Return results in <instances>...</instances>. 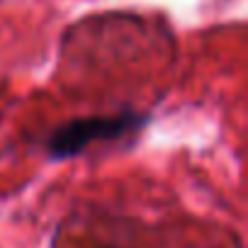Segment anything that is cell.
Returning a JSON list of instances; mask_svg holds the SVG:
<instances>
[{"label": "cell", "mask_w": 248, "mask_h": 248, "mask_svg": "<svg viewBox=\"0 0 248 248\" xmlns=\"http://www.w3.org/2000/svg\"><path fill=\"white\" fill-rule=\"evenodd\" d=\"M151 117L146 112H119V114H97V117H78L59 129H54L46 139V154L51 158H71L83 154L93 141L119 139L127 132H137Z\"/></svg>", "instance_id": "cell-1"}, {"label": "cell", "mask_w": 248, "mask_h": 248, "mask_svg": "<svg viewBox=\"0 0 248 248\" xmlns=\"http://www.w3.org/2000/svg\"><path fill=\"white\" fill-rule=\"evenodd\" d=\"M102 248H112V246H102Z\"/></svg>", "instance_id": "cell-2"}]
</instances>
